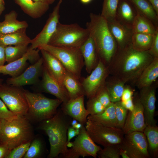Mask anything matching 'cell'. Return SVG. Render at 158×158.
<instances>
[{
	"mask_svg": "<svg viewBox=\"0 0 158 158\" xmlns=\"http://www.w3.org/2000/svg\"><path fill=\"white\" fill-rule=\"evenodd\" d=\"M154 58L148 50L141 51L135 49L131 43L117 49L107 66L109 74L126 83L135 82Z\"/></svg>",
	"mask_w": 158,
	"mask_h": 158,
	"instance_id": "obj_1",
	"label": "cell"
},
{
	"mask_svg": "<svg viewBox=\"0 0 158 158\" xmlns=\"http://www.w3.org/2000/svg\"><path fill=\"white\" fill-rule=\"evenodd\" d=\"M72 119L60 109L53 117L40 123V128L49 138L50 150L48 158L61 157L68 152L67 133Z\"/></svg>",
	"mask_w": 158,
	"mask_h": 158,
	"instance_id": "obj_2",
	"label": "cell"
},
{
	"mask_svg": "<svg viewBox=\"0 0 158 158\" xmlns=\"http://www.w3.org/2000/svg\"><path fill=\"white\" fill-rule=\"evenodd\" d=\"M86 28L93 40L99 60L108 66L117 49L107 20L100 14L90 13Z\"/></svg>",
	"mask_w": 158,
	"mask_h": 158,
	"instance_id": "obj_3",
	"label": "cell"
},
{
	"mask_svg": "<svg viewBox=\"0 0 158 158\" xmlns=\"http://www.w3.org/2000/svg\"><path fill=\"white\" fill-rule=\"evenodd\" d=\"M34 138L30 122L25 116L17 115L13 119H1L0 124V144L10 150L32 140Z\"/></svg>",
	"mask_w": 158,
	"mask_h": 158,
	"instance_id": "obj_4",
	"label": "cell"
},
{
	"mask_svg": "<svg viewBox=\"0 0 158 158\" xmlns=\"http://www.w3.org/2000/svg\"><path fill=\"white\" fill-rule=\"evenodd\" d=\"M25 94L28 105L25 116L30 122L40 123L52 117L62 103L57 98H49L40 92L25 90Z\"/></svg>",
	"mask_w": 158,
	"mask_h": 158,
	"instance_id": "obj_5",
	"label": "cell"
},
{
	"mask_svg": "<svg viewBox=\"0 0 158 158\" xmlns=\"http://www.w3.org/2000/svg\"><path fill=\"white\" fill-rule=\"evenodd\" d=\"M89 37L88 32L77 23L59 22L48 44L59 47L79 49Z\"/></svg>",
	"mask_w": 158,
	"mask_h": 158,
	"instance_id": "obj_6",
	"label": "cell"
},
{
	"mask_svg": "<svg viewBox=\"0 0 158 158\" xmlns=\"http://www.w3.org/2000/svg\"><path fill=\"white\" fill-rule=\"evenodd\" d=\"M38 49H44L52 54L59 60L68 72L77 79L80 78L84 63L80 49L59 47L47 44Z\"/></svg>",
	"mask_w": 158,
	"mask_h": 158,
	"instance_id": "obj_7",
	"label": "cell"
},
{
	"mask_svg": "<svg viewBox=\"0 0 158 158\" xmlns=\"http://www.w3.org/2000/svg\"><path fill=\"white\" fill-rule=\"evenodd\" d=\"M85 126L89 135L95 142L104 147L119 145L124 134L120 128L108 127L87 120Z\"/></svg>",
	"mask_w": 158,
	"mask_h": 158,
	"instance_id": "obj_8",
	"label": "cell"
},
{
	"mask_svg": "<svg viewBox=\"0 0 158 158\" xmlns=\"http://www.w3.org/2000/svg\"><path fill=\"white\" fill-rule=\"evenodd\" d=\"M75 140L67 144L68 152L60 157L62 158H78L92 157L96 158L97 152L102 148L97 145L90 137L84 126L80 129L79 134Z\"/></svg>",
	"mask_w": 158,
	"mask_h": 158,
	"instance_id": "obj_9",
	"label": "cell"
},
{
	"mask_svg": "<svg viewBox=\"0 0 158 158\" xmlns=\"http://www.w3.org/2000/svg\"><path fill=\"white\" fill-rule=\"evenodd\" d=\"M22 87L0 84V98L8 109L17 115L25 116L28 105Z\"/></svg>",
	"mask_w": 158,
	"mask_h": 158,
	"instance_id": "obj_10",
	"label": "cell"
},
{
	"mask_svg": "<svg viewBox=\"0 0 158 158\" xmlns=\"http://www.w3.org/2000/svg\"><path fill=\"white\" fill-rule=\"evenodd\" d=\"M119 148L124 150L130 158H148V144L143 132L135 131L124 135Z\"/></svg>",
	"mask_w": 158,
	"mask_h": 158,
	"instance_id": "obj_11",
	"label": "cell"
},
{
	"mask_svg": "<svg viewBox=\"0 0 158 158\" xmlns=\"http://www.w3.org/2000/svg\"><path fill=\"white\" fill-rule=\"evenodd\" d=\"M90 75L80 82L87 99L94 97L97 92L105 85L109 74L108 67L99 60Z\"/></svg>",
	"mask_w": 158,
	"mask_h": 158,
	"instance_id": "obj_12",
	"label": "cell"
},
{
	"mask_svg": "<svg viewBox=\"0 0 158 158\" xmlns=\"http://www.w3.org/2000/svg\"><path fill=\"white\" fill-rule=\"evenodd\" d=\"M62 1V0H59L52 12L50 14L41 31L31 40V45L29 47L30 48L36 49L42 46L48 44L59 22V10Z\"/></svg>",
	"mask_w": 158,
	"mask_h": 158,
	"instance_id": "obj_13",
	"label": "cell"
},
{
	"mask_svg": "<svg viewBox=\"0 0 158 158\" xmlns=\"http://www.w3.org/2000/svg\"><path fill=\"white\" fill-rule=\"evenodd\" d=\"M157 86V84L154 83L149 86L139 89L138 97L143 107L145 120L147 125L157 126L154 116Z\"/></svg>",
	"mask_w": 158,
	"mask_h": 158,
	"instance_id": "obj_14",
	"label": "cell"
},
{
	"mask_svg": "<svg viewBox=\"0 0 158 158\" xmlns=\"http://www.w3.org/2000/svg\"><path fill=\"white\" fill-rule=\"evenodd\" d=\"M43 64V58L40 57L18 76L8 78L6 83L18 87L39 84V78L42 75Z\"/></svg>",
	"mask_w": 158,
	"mask_h": 158,
	"instance_id": "obj_15",
	"label": "cell"
},
{
	"mask_svg": "<svg viewBox=\"0 0 158 158\" xmlns=\"http://www.w3.org/2000/svg\"><path fill=\"white\" fill-rule=\"evenodd\" d=\"M133 102L134 108L127 114L122 129L124 135L137 131L143 132L147 125L145 120L143 107L138 96H135Z\"/></svg>",
	"mask_w": 158,
	"mask_h": 158,
	"instance_id": "obj_16",
	"label": "cell"
},
{
	"mask_svg": "<svg viewBox=\"0 0 158 158\" xmlns=\"http://www.w3.org/2000/svg\"><path fill=\"white\" fill-rule=\"evenodd\" d=\"M40 50L32 49L28 47L27 52L20 58L0 66V73L11 77L18 76L23 72L27 66L28 61L32 64L40 58Z\"/></svg>",
	"mask_w": 158,
	"mask_h": 158,
	"instance_id": "obj_17",
	"label": "cell"
},
{
	"mask_svg": "<svg viewBox=\"0 0 158 158\" xmlns=\"http://www.w3.org/2000/svg\"><path fill=\"white\" fill-rule=\"evenodd\" d=\"M42 77L40 87L41 91L54 95L63 103H66L70 100L68 93L64 86L50 74L43 64Z\"/></svg>",
	"mask_w": 158,
	"mask_h": 158,
	"instance_id": "obj_18",
	"label": "cell"
},
{
	"mask_svg": "<svg viewBox=\"0 0 158 158\" xmlns=\"http://www.w3.org/2000/svg\"><path fill=\"white\" fill-rule=\"evenodd\" d=\"M85 96L70 100L65 103H62L60 109L66 114L77 120L84 126L87 120L89 114L84 103Z\"/></svg>",
	"mask_w": 158,
	"mask_h": 158,
	"instance_id": "obj_19",
	"label": "cell"
},
{
	"mask_svg": "<svg viewBox=\"0 0 158 158\" xmlns=\"http://www.w3.org/2000/svg\"><path fill=\"white\" fill-rule=\"evenodd\" d=\"M40 50L42 55L43 65L50 74L63 85V80L68 71L55 56L44 49H40Z\"/></svg>",
	"mask_w": 158,
	"mask_h": 158,
	"instance_id": "obj_20",
	"label": "cell"
},
{
	"mask_svg": "<svg viewBox=\"0 0 158 158\" xmlns=\"http://www.w3.org/2000/svg\"><path fill=\"white\" fill-rule=\"evenodd\" d=\"M107 23L109 30L116 42L117 49L123 48L131 43L133 34L132 29L116 19Z\"/></svg>",
	"mask_w": 158,
	"mask_h": 158,
	"instance_id": "obj_21",
	"label": "cell"
},
{
	"mask_svg": "<svg viewBox=\"0 0 158 158\" xmlns=\"http://www.w3.org/2000/svg\"><path fill=\"white\" fill-rule=\"evenodd\" d=\"M137 11L129 0H119L116 19L127 27L132 29Z\"/></svg>",
	"mask_w": 158,
	"mask_h": 158,
	"instance_id": "obj_22",
	"label": "cell"
},
{
	"mask_svg": "<svg viewBox=\"0 0 158 158\" xmlns=\"http://www.w3.org/2000/svg\"><path fill=\"white\" fill-rule=\"evenodd\" d=\"M87 72L90 74L97 66L99 59L96 47L89 36L80 48Z\"/></svg>",
	"mask_w": 158,
	"mask_h": 158,
	"instance_id": "obj_23",
	"label": "cell"
},
{
	"mask_svg": "<svg viewBox=\"0 0 158 158\" xmlns=\"http://www.w3.org/2000/svg\"><path fill=\"white\" fill-rule=\"evenodd\" d=\"M18 13L12 10L4 16V20L0 22V34L13 33L26 30L28 25L25 21H19L17 19Z\"/></svg>",
	"mask_w": 158,
	"mask_h": 158,
	"instance_id": "obj_24",
	"label": "cell"
},
{
	"mask_svg": "<svg viewBox=\"0 0 158 158\" xmlns=\"http://www.w3.org/2000/svg\"><path fill=\"white\" fill-rule=\"evenodd\" d=\"M28 15L34 19L43 15L49 9V5L34 0H14Z\"/></svg>",
	"mask_w": 158,
	"mask_h": 158,
	"instance_id": "obj_25",
	"label": "cell"
},
{
	"mask_svg": "<svg viewBox=\"0 0 158 158\" xmlns=\"http://www.w3.org/2000/svg\"><path fill=\"white\" fill-rule=\"evenodd\" d=\"M158 77V57H154L136 80V86L140 89L149 86L154 83Z\"/></svg>",
	"mask_w": 158,
	"mask_h": 158,
	"instance_id": "obj_26",
	"label": "cell"
},
{
	"mask_svg": "<svg viewBox=\"0 0 158 158\" xmlns=\"http://www.w3.org/2000/svg\"><path fill=\"white\" fill-rule=\"evenodd\" d=\"M87 119L104 126L116 127L117 121L115 114L114 103L111 102L100 113L95 115H88Z\"/></svg>",
	"mask_w": 158,
	"mask_h": 158,
	"instance_id": "obj_27",
	"label": "cell"
},
{
	"mask_svg": "<svg viewBox=\"0 0 158 158\" xmlns=\"http://www.w3.org/2000/svg\"><path fill=\"white\" fill-rule=\"evenodd\" d=\"M137 12L132 26L133 33H141L154 35L158 31V26L155 25L148 18L140 13Z\"/></svg>",
	"mask_w": 158,
	"mask_h": 158,
	"instance_id": "obj_28",
	"label": "cell"
},
{
	"mask_svg": "<svg viewBox=\"0 0 158 158\" xmlns=\"http://www.w3.org/2000/svg\"><path fill=\"white\" fill-rule=\"evenodd\" d=\"M26 30L17 32L0 34V44L6 47L9 45H18L29 44L31 39L27 35Z\"/></svg>",
	"mask_w": 158,
	"mask_h": 158,
	"instance_id": "obj_29",
	"label": "cell"
},
{
	"mask_svg": "<svg viewBox=\"0 0 158 158\" xmlns=\"http://www.w3.org/2000/svg\"><path fill=\"white\" fill-rule=\"evenodd\" d=\"M63 84L68 93L70 100L85 96L84 90L79 80L68 72L64 78Z\"/></svg>",
	"mask_w": 158,
	"mask_h": 158,
	"instance_id": "obj_30",
	"label": "cell"
},
{
	"mask_svg": "<svg viewBox=\"0 0 158 158\" xmlns=\"http://www.w3.org/2000/svg\"><path fill=\"white\" fill-rule=\"evenodd\" d=\"M125 82L115 76H112L106 80L105 86L111 102L121 101Z\"/></svg>",
	"mask_w": 158,
	"mask_h": 158,
	"instance_id": "obj_31",
	"label": "cell"
},
{
	"mask_svg": "<svg viewBox=\"0 0 158 158\" xmlns=\"http://www.w3.org/2000/svg\"><path fill=\"white\" fill-rule=\"evenodd\" d=\"M137 11L150 19L158 26V15L148 0H129Z\"/></svg>",
	"mask_w": 158,
	"mask_h": 158,
	"instance_id": "obj_32",
	"label": "cell"
},
{
	"mask_svg": "<svg viewBox=\"0 0 158 158\" xmlns=\"http://www.w3.org/2000/svg\"><path fill=\"white\" fill-rule=\"evenodd\" d=\"M154 35L141 33H133L131 40L133 47L139 51L148 50L151 46Z\"/></svg>",
	"mask_w": 158,
	"mask_h": 158,
	"instance_id": "obj_33",
	"label": "cell"
},
{
	"mask_svg": "<svg viewBox=\"0 0 158 158\" xmlns=\"http://www.w3.org/2000/svg\"><path fill=\"white\" fill-rule=\"evenodd\" d=\"M143 133L147 140L152 155L157 157L158 153V127L147 125Z\"/></svg>",
	"mask_w": 158,
	"mask_h": 158,
	"instance_id": "obj_34",
	"label": "cell"
},
{
	"mask_svg": "<svg viewBox=\"0 0 158 158\" xmlns=\"http://www.w3.org/2000/svg\"><path fill=\"white\" fill-rule=\"evenodd\" d=\"M28 44L9 45L5 47L6 61L8 63L21 58L27 52Z\"/></svg>",
	"mask_w": 158,
	"mask_h": 158,
	"instance_id": "obj_35",
	"label": "cell"
},
{
	"mask_svg": "<svg viewBox=\"0 0 158 158\" xmlns=\"http://www.w3.org/2000/svg\"><path fill=\"white\" fill-rule=\"evenodd\" d=\"M45 148L43 141L39 138H34L24 158L41 157L45 152Z\"/></svg>",
	"mask_w": 158,
	"mask_h": 158,
	"instance_id": "obj_36",
	"label": "cell"
},
{
	"mask_svg": "<svg viewBox=\"0 0 158 158\" xmlns=\"http://www.w3.org/2000/svg\"><path fill=\"white\" fill-rule=\"evenodd\" d=\"M119 0H104L101 16L109 22L116 20L117 8Z\"/></svg>",
	"mask_w": 158,
	"mask_h": 158,
	"instance_id": "obj_37",
	"label": "cell"
},
{
	"mask_svg": "<svg viewBox=\"0 0 158 158\" xmlns=\"http://www.w3.org/2000/svg\"><path fill=\"white\" fill-rule=\"evenodd\" d=\"M114 103L115 114L117 121L116 127L122 129L127 115L128 110L122 105L121 101Z\"/></svg>",
	"mask_w": 158,
	"mask_h": 158,
	"instance_id": "obj_38",
	"label": "cell"
},
{
	"mask_svg": "<svg viewBox=\"0 0 158 158\" xmlns=\"http://www.w3.org/2000/svg\"><path fill=\"white\" fill-rule=\"evenodd\" d=\"M105 108L95 97L88 99L87 102L86 109L89 115H95L100 113Z\"/></svg>",
	"mask_w": 158,
	"mask_h": 158,
	"instance_id": "obj_39",
	"label": "cell"
},
{
	"mask_svg": "<svg viewBox=\"0 0 158 158\" xmlns=\"http://www.w3.org/2000/svg\"><path fill=\"white\" fill-rule=\"evenodd\" d=\"M97 152L99 158H120L119 148L118 145H110L104 147Z\"/></svg>",
	"mask_w": 158,
	"mask_h": 158,
	"instance_id": "obj_40",
	"label": "cell"
},
{
	"mask_svg": "<svg viewBox=\"0 0 158 158\" xmlns=\"http://www.w3.org/2000/svg\"><path fill=\"white\" fill-rule=\"evenodd\" d=\"M31 141L21 144L11 150L6 158H23L30 145Z\"/></svg>",
	"mask_w": 158,
	"mask_h": 158,
	"instance_id": "obj_41",
	"label": "cell"
},
{
	"mask_svg": "<svg viewBox=\"0 0 158 158\" xmlns=\"http://www.w3.org/2000/svg\"><path fill=\"white\" fill-rule=\"evenodd\" d=\"M95 97L105 108L111 102L105 85L97 92Z\"/></svg>",
	"mask_w": 158,
	"mask_h": 158,
	"instance_id": "obj_42",
	"label": "cell"
},
{
	"mask_svg": "<svg viewBox=\"0 0 158 158\" xmlns=\"http://www.w3.org/2000/svg\"><path fill=\"white\" fill-rule=\"evenodd\" d=\"M17 115L11 111L0 98V117L1 119L11 120Z\"/></svg>",
	"mask_w": 158,
	"mask_h": 158,
	"instance_id": "obj_43",
	"label": "cell"
},
{
	"mask_svg": "<svg viewBox=\"0 0 158 158\" xmlns=\"http://www.w3.org/2000/svg\"><path fill=\"white\" fill-rule=\"evenodd\" d=\"M148 51L154 57H158V31L153 35L152 43Z\"/></svg>",
	"mask_w": 158,
	"mask_h": 158,
	"instance_id": "obj_44",
	"label": "cell"
},
{
	"mask_svg": "<svg viewBox=\"0 0 158 158\" xmlns=\"http://www.w3.org/2000/svg\"><path fill=\"white\" fill-rule=\"evenodd\" d=\"M80 129H75L71 126L68 128L67 133V143L70 142L71 140L79 133Z\"/></svg>",
	"mask_w": 158,
	"mask_h": 158,
	"instance_id": "obj_45",
	"label": "cell"
},
{
	"mask_svg": "<svg viewBox=\"0 0 158 158\" xmlns=\"http://www.w3.org/2000/svg\"><path fill=\"white\" fill-rule=\"evenodd\" d=\"M133 92L129 87H124L121 96V101H126L132 97Z\"/></svg>",
	"mask_w": 158,
	"mask_h": 158,
	"instance_id": "obj_46",
	"label": "cell"
},
{
	"mask_svg": "<svg viewBox=\"0 0 158 158\" xmlns=\"http://www.w3.org/2000/svg\"><path fill=\"white\" fill-rule=\"evenodd\" d=\"M121 103L123 107L128 110L131 111L134 108V104L132 97L124 101H121Z\"/></svg>",
	"mask_w": 158,
	"mask_h": 158,
	"instance_id": "obj_47",
	"label": "cell"
},
{
	"mask_svg": "<svg viewBox=\"0 0 158 158\" xmlns=\"http://www.w3.org/2000/svg\"><path fill=\"white\" fill-rule=\"evenodd\" d=\"M5 47L0 44V66L4 65L6 62Z\"/></svg>",
	"mask_w": 158,
	"mask_h": 158,
	"instance_id": "obj_48",
	"label": "cell"
},
{
	"mask_svg": "<svg viewBox=\"0 0 158 158\" xmlns=\"http://www.w3.org/2000/svg\"><path fill=\"white\" fill-rule=\"evenodd\" d=\"M10 151L6 146L0 144V158H6Z\"/></svg>",
	"mask_w": 158,
	"mask_h": 158,
	"instance_id": "obj_49",
	"label": "cell"
},
{
	"mask_svg": "<svg viewBox=\"0 0 158 158\" xmlns=\"http://www.w3.org/2000/svg\"><path fill=\"white\" fill-rule=\"evenodd\" d=\"M158 15V0H148Z\"/></svg>",
	"mask_w": 158,
	"mask_h": 158,
	"instance_id": "obj_50",
	"label": "cell"
},
{
	"mask_svg": "<svg viewBox=\"0 0 158 158\" xmlns=\"http://www.w3.org/2000/svg\"><path fill=\"white\" fill-rule=\"evenodd\" d=\"M34 1L41 2L49 5L53 4L55 0H34Z\"/></svg>",
	"mask_w": 158,
	"mask_h": 158,
	"instance_id": "obj_51",
	"label": "cell"
},
{
	"mask_svg": "<svg viewBox=\"0 0 158 158\" xmlns=\"http://www.w3.org/2000/svg\"><path fill=\"white\" fill-rule=\"evenodd\" d=\"M119 148V154L123 158H130L125 151L122 149Z\"/></svg>",
	"mask_w": 158,
	"mask_h": 158,
	"instance_id": "obj_52",
	"label": "cell"
},
{
	"mask_svg": "<svg viewBox=\"0 0 158 158\" xmlns=\"http://www.w3.org/2000/svg\"><path fill=\"white\" fill-rule=\"evenodd\" d=\"M78 122L76 120L72 118L71 122V126L73 127L74 126L78 123Z\"/></svg>",
	"mask_w": 158,
	"mask_h": 158,
	"instance_id": "obj_53",
	"label": "cell"
},
{
	"mask_svg": "<svg viewBox=\"0 0 158 158\" xmlns=\"http://www.w3.org/2000/svg\"><path fill=\"white\" fill-rule=\"evenodd\" d=\"M5 4H0V16L5 9Z\"/></svg>",
	"mask_w": 158,
	"mask_h": 158,
	"instance_id": "obj_54",
	"label": "cell"
},
{
	"mask_svg": "<svg viewBox=\"0 0 158 158\" xmlns=\"http://www.w3.org/2000/svg\"><path fill=\"white\" fill-rule=\"evenodd\" d=\"M83 125L80 123H78L73 128L75 129H80Z\"/></svg>",
	"mask_w": 158,
	"mask_h": 158,
	"instance_id": "obj_55",
	"label": "cell"
},
{
	"mask_svg": "<svg viewBox=\"0 0 158 158\" xmlns=\"http://www.w3.org/2000/svg\"><path fill=\"white\" fill-rule=\"evenodd\" d=\"M83 4H87L90 2L92 0H80Z\"/></svg>",
	"mask_w": 158,
	"mask_h": 158,
	"instance_id": "obj_56",
	"label": "cell"
},
{
	"mask_svg": "<svg viewBox=\"0 0 158 158\" xmlns=\"http://www.w3.org/2000/svg\"><path fill=\"white\" fill-rule=\"evenodd\" d=\"M0 4H5L4 0H0Z\"/></svg>",
	"mask_w": 158,
	"mask_h": 158,
	"instance_id": "obj_57",
	"label": "cell"
},
{
	"mask_svg": "<svg viewBox=\"0 0 158 158\" xmlns=\"http://www.w3.org/2000/svg\"><path fill=\"white\" fill-rule=\"evenodd\" d=\"M3 80L2 79L0 78V84H2Z\"/></svg>",
	"mask_w": 158,
	"mask_h": 158,
	"instance_id": "obj_58",
	"label": "cell"
},
{
	"mask_svg": "<svg viewBox=\"0 0 158 158\" xmlns=\"http://www.w3.org/2000/svg\"><path fill=\"white\" fill-rule=\"evenodd\" d=\"M1 118L0 117V123H1Z\"/></svg>",
	"mask_w": 158,
	"mask_h": 158,
	"instance_id": "obj_59",
	"label": "cell"
}]
</instances>
